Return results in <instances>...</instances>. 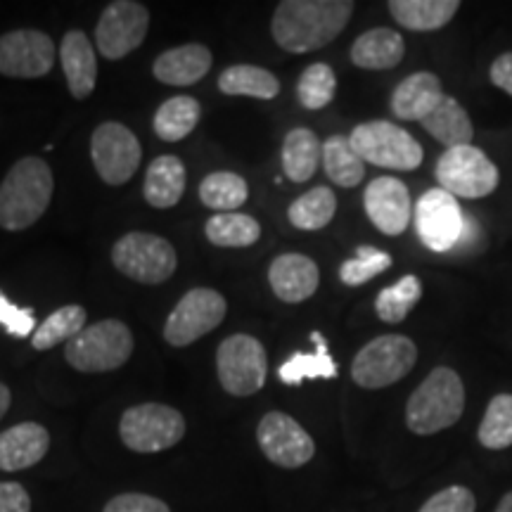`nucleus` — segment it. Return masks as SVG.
Segmentation results:
<instances>
[{
    "instance_id": "nucleus-1",
    "label": "nucleus",
    "mask_w": 512,
    "mask_h": 512,
    "mask_svg": "<svg viewBox=\"0 0 512 512\" xmlns=\"http://www.w3.org/2000/svg\"><path fill=\"white\" fill-rule=\"evenodd\" d=\"M354 8L351 0H283L275 8L271 34L287 53H311L342 34Z\"/></svg>"
},
{
    "instance_id": "nucleus-2",
    "label": "nucleus",
    "mask_w": 512,
    "mask_h": 512,
    "mask_svg": "<svg viewBox=\"0 0 512 512\" xmlns=\"http://www.w3.org/2000/svg\"><path fill=\"white\" fill-rule=\"evenodd\" d=\"M53 171L41 157H24L0 183V228L27 230L53 200Z\"/></svg>"
},
{
    "instance_id": "nucleus-3",
    "label": "nucleus",
    "mask_w": 512,
    "mask_h": 512,
    "mask_svg": "<svg viewBox=\"0 0 512 512\" xmlns=\"http://www.w3.org/2000/svg\"><path fill=\"white\" fill-rule=\"evenodd\" d=\"M465 387L456 370L434 368L415 389L406 406V425L413 434L430 437L463 418Z\"/></svg>"
},
{
    "instance_id": "nucleus-4",
    "label": "nucleus",
    "mask_w": 512,
    "mask_h": 512,
    "mask_svg": "<svg viewBox=\"0 0 512 512\" xmlns=\"http://www.w3.org/2000/svg\"><path fill=\"white\" fill-rule=\"evenodd\" d=\"M133 354V335L121 320L107 318L83 328L69 339L64 358L79 373H110Z\"/></svg>"
},
{
    "instance_id": "nucleus-5",
    "label": "nucleus",
    "mask_w": 512,
    "mask_h": 512,
    "mask_svg": "<svg viewBox=\"0 0 512 512\" xmlns=\"http://www.w3.org/2000/svg\"><path fill=\"white\" fill-rule=\"evenodd\" d=\"M349 140L363 162L382 166V169L415 171L425 159L418 140L392 121L377 119L358 124Z\"/></svg>"
},
{
    "instance_id": "nucleus-6",
    "label": "nucleus",
    "mask_w": 512,
    "mask_h": 512,
    "mask_svg": "<svg viewBox=\"0 0 512 512\" xmlns=\"http://www.w3.org/2000/svg\"><path fill=\"white\" fill-rule=\"evenodd\" d=\"M418 361L411 337L382 335L358 351L351 363V380L363 389H384L403 380Z\"/></svg>"
},
{
    "instance_id": "nucleus-7",
    "label": "nucleus",
    "mask_w": 512,
    "mask_h": 512,
    "mask_svg": "<svg viewBox=\"0 0 512 512\" xmlns=\"http://www.w3.org/2000/svg\"><path fill=\"white\" fill-rule=\"evenodd\" d=\"M437 181L441 190L463 200H482L498 188V166L475 145H460L446 150L437 162Z\"/></svg>"
},
{
    "instance_id": "nucleus-8",
    "label": "nucleus",
    "mask_w": 512,
    "mask_h": 512,
    "mask_svg": "<svg viewBox=\"0 0 512 512\" xmlns=\"http://www.w3.org/2000/svg\"><path fill=\"white\" fill-rule=\"evenodd\" d=\"M119 434L126 448L136 453H159L185 437V420L164 403H140L121 415Z\"/></svg>"
},
{
    "instance_id": "nucleus-9",
    "label": "nucleus",
    "mask_w": 512,
    "mask_h": 512,
    "mask_svg": "<svg viewBox=\"0 0 512 512\" xmlns=\"http://www.w3.org/2000/svg\"><path fill=\"white\" fill-rule=\"evenodd\" d=\"M112 264L126 278L145 285H159L174 275L176 249L169 240L152 233H128L112 247Z\"/></svg>"
},
{
    "instance_id": "nucleus-10",
    "label": "nucleus",
    "mask_w": 512,
    "mask_h": 512,
    "mask_svg": "<svg viewBox=\"0 0 512 512\" xmlns=\"http://www.w3.org/2000/svg\"><path fill=\"white\" fill-rule=\"evenodd\" d=\"M219 382L228 394L252 396L266 384L268 358L266 349L252 335H233L223 339L216 351Z\"/></svg>"
},
{
    "instance_id": "nucleus-11",
    "label": "nucleus",
    "mask_w": 512,
    "mask_h": 512,
    "mask_svg": "<svg viewBox=\"0 0 512 512\" xmlns=\"http://www.w3.org/2000/svg\"><path fill=\"white\" fill-rule=\"evenodd\" d=\"M228 304L221 292L211 287H195L183 294L164 325V339L171 347H188L197 339L219 328L226 318Z\"/></svg>"
},
{
    "instance_id": "nucleus-12",
    "label": "nucleus",
    "mask_w": 512,
    "mask_h": 512,
    "mask_svg": "<svg viewBox=\"0 0 512 512\" xmlns=\"http://www.w3.org/2000/svg\"><path fill=\"white\" fill-rule=\"evenodd\" d=\"M91 157L102 181L107 185H124L138 171L143 147L131 128L119 121H105L93 131Z\"/></svg>"
},
{
    "instance_id": "nucleus-13",
    "label": "nucleus",
    "mask_w": 512,
    "mask_h": 512,
    "mask_svg": "<svg viewBox=\"0 0 512 512\" xmlns=\"http://www.w3.org/2000/svg\"><path fill=\"white\" fill-rule=\"evenodd\" d=\"M465 216L451 192L427 190L415 204V230L422 245L432 252H451L465 235Z\"/></svg>"
},
{
    "instance_id": "nucleus-14",
    "label": "nucleus",
    "mask_w": 512,
    "mask_h": 512,
    "mask_svg": "<svg viewBox=\"0 0 512 512\" xmlns=\"http://www.w3.org/2000/svg\"><path fill=\"white\" fill-rule=\"evenodd\" d=\"M256 441L264 456L285 470H297L316 453L311 434L292 415L280 411H271L261 418L256 427Z\"/></svg>"
},
{
    "instance_id": "nucleus-15",
    "label": "nucleus",
    "mask_w": 512,
    "mask_h": 512,
    "mask_svg": "<svg viewBox=\"0 0 512 512\" xmlns=\"http://www.w3.org/2000/svg\"><path fill=\"white\" fill-rule=\"evenodd\" d=\"M147 24H150V12L145 5L133 3V0L110 3L95 29L98 50L107 60H121L145 41Z\"/></svg>"
},
{
    "instance_id": "nucleus-16",
    "label": "nucleus",
    "mask_w": 512,
    "mask_h": 512,
    "mask_svg": "<svg viewBox=\"0 0 512 512\" xmlns=\"http://www.w3.org/2000/svg\"><path fill=\"white\" fill-rule=\"evenodd\" d=\"M55 43L36 29L0 36V74L10 79H41L53 69Z\"/></svg>"
},
{
    "instance_id": "nucleus-17",
    "label": "nucleus",
    "mask_w": 512,
    "mask_h": 512,
    "mask_svg": "<svg viewBox=\"0 0 512 512\" xmlns=\"http://www.w3.org/2000/svg\"><path fill=\"white\" fill-rule=\"evenodd\" d=\"M363 204L368 219L384 235H401L411 223V192L399 178L380 176L370 181Z\"/></svg>"
},
{
    "instance_id": "nucleus-18",
    "label": "nucleus",
    "mask_w": 512,
    "mask_h": 512,
    "mask_svg": "<svg viewBox=\"0 0 512 512\" xmlns=\"http://www.w3.org/2000/svg\"><path fill=\"white\" fill-rule=\"evenodd\" d=\"M268 283L275 297L287 304H299L313 297L320 285L316 261L304 254H280L268 268Z\"/></svg>"
},
{
    "instance_id": "nucleus-19",
    "label": "nucleus",
    "mask_w": 512,
    "mask_h": 512,
    "mask_svg": "<svg viewBox=\"0 0 512 512\" xmlns=\"http://www.w3.org/2000/svg\"><path fill=\"white\" fill-rule=\"evenodd\" d=\"M50 434L38 422H19L10 430L0 432V470L19 472L34 467L46 458Z\"/></svg>"
},
{
    "instance_id": "nucleus-20",
    "label": "nucleus",
    "mask_w": 512,
    "mask_h": 512,
    "mask_svg": "<svg viewBox=\"0 0 512 512\" xmlns=\"http://www.w3.org/2000/svg\"><path fill=\"white\" fill-rule=\"evenodd\" d=\"M441 79L432 72H415L406 76L392 93V112L401 121H422L437 110L444 100Z\"/></svg>"
},
{
    "instance_id": "nucleus-21",
    "label": "nucleus",
    "mask_w": 512,
    "mask_h": 512,
    "mask_svg": "<svg viewBox=\"0 0 512 512\" xmlns=\"http://www.w3.org/2000/svg\"><path fill=\"white\" fill-rule=\"evenodd\" d=\"M60 62L64 76H67L69 93L76 100L93 95L95 81H98V60H95V50L83 31L74 29L64 34L60 46Z\"/></svg>"
},
{
    "instance_id": "nucleus-22",
    "label": "nucleus",
    "mask_w": 512,
    "mask_h": 512,
    "mask_svg": "<svg viewBox=\"0 0 512 512\" xmlns=\"http://www.w3.org/2000/svg\"><path fill=\"white\" fill-rule=\"evenodd\" d=\"M211 62L214 57L207 46L188 43V46L171 48L159 55L152 64V72H155V79L166 86H192L209 74Z\"/></svg>"
},
{
    "instance_id": "nucleus-23",
    "label": "nucleus",
    "mask_w": 512,
    "mask_h": 512,
    "mask_svg": "<svg viewBox=\"0 0 512 512\" xmlns=\"http://www.w3.org/2000/svg\"><path fill=\"white\" fill-rule=\"evenodd\" d=\"M406 55V43L399 31L377 27L361 34L351 46V62L361 69H392Z\"/></svg>"
},
{
    "instance_id": "nucleus-24",
    "label": "nucleus",
    "mask_w": 512,
    "mask_h": 512,
    "mask_svg": "<svg viewBox=\"0 0 512 512\" xmlns=\"http://www.w3.org/2000/svg\"><path fill=\"white\" fill-rule=\"evenodd\" d=\"M185 192V166L176 155L157 157L145 174L143 195L155 209H171Z\"/></svg>"
},
{
    "instance_id": "nucleus-25",
    "label": "nucleus",
    "mask_w": 512,
    "mask_h": 512,
    "mask_svg": "<svg viewBox=\"0 0 512 512\" xmlns=\"http://www.w3.org/2000/svg\"><path fill=\"white\" fill-rule=\"evenodd\" d=\"M422 128L434 140H439L441 145H446V150L460 145H470L475 138V126H472L470 114L463 110V105L451 95H444V100L439 102L437 110L430 117L420 121Z\"/></svg>"
},
{
    "instance_id": "nucleus-26",
    "label": "nucleus",
    "mask_w": 512,
    "mask_h": 512,
    "mask_svg": "<svg viewBox=\"0 0 512 512\" xmlns=\"http://www.w3.org/2000/svg\"><path fill=\"white\" fill-rule=\"evenodd\" d=\"M458 10V0H392L389 3V12L396 24L411 31L444 29Z\"/></svg>"
},
{
    "instance_id": "nucleus-27",
    "label": "nucleus",
    "mask_w": 512,
    "mask_h": 512,
    "mask_svg": "<svg viewBox=\"0 0 512 512\" xmlns=\"http://www.w3.org/2000/svg\"><path fill=\"white\" fill-rule=\"evenodd\" d=\"M323 162V145L311 128H292L283 143V171L294 183L311 181Z\"/></svg>"
},
{
    "instance_id": "nucleus-28",
    "label": "nucleus",
    "mask_w": 512,
    "mask_h": 512,
    "mask_svg": "<svg viewBox=\"0 0 512 512\" xmlns=\"http://www.w3.org/2000/svg\"><path fill=\"white\" fill-rule=\"evenodd\" d=\"M219 88L226 95H242V98L273 100L280 93V81L275 74L256 64H233L219 76Z\"/></svg>"
},
{
    "instance_id": "nucleus-29",
    "label": "nucleus",
    "mask_w": 512,
    "mask_h": 512,
    "mask_svg": "<svg viewBox=\"0 0 512 512\" xmlns=\"http://www.w3.org/2000/svg\"><path fill=\"white\" fill-rule=\"evenodd\" d=\"M311 339L318 344L316 354H294L292 358H287L278 370L280 382L297 387L306 380H332V377H337V363L332 361L323 335L313 332Z\"/></svg>"
},
{
    "instance_id": "nucleus-30",
    "label": "nucleus",
    "mask_w": 512,
    "mask_h": 512,
    "mask_svg": "<svg viewBox=\"0 0 512 512\" xmlns=\"http://www.w3.org/2000/svg\"><path fill=\"white\" fill-rule=\"evenodd\" d=\"M200 121V102L192 95H176L159 105L155 114V133L166 143H178L195 131Z\"/></svg>"
},
{
    "instance_id": "nucleus-31",
    "label": "nucleus",
    "mask_w": 512,
    "mask_h": 512,
    "mask_svg": "<svg viewBox=\"0 0 512 512\" xmlns=\"http://www.w3.org/2000/svg\"><path fill=\"white\" fill-rule=\"evenodd\" d=\"M323 166L330 181L342 188H356L366 176V162L358 157L349 138L332 136L323 143Z\"/></svg>"
},
{
    "instance_id": "nucleus-32",
    "label": "nucleus",
    "mask_w": 512,
    "mask_h": 512,
    "mask_svg": "<svg viewBox=\"0 0 512 512\" xmlns=\"http://www.w3.org/2000/svg\"><path fill=\"white\" fill-rule=\"evenodd\" d=\"M337 197L328 185H318L297 197L287 209V219L299 230H320L335 219Z\"/></svg>"
},
{
    "instance_id": "nucleus-33",
    "label": "nucleus",
    "mask_w": 512,
    "mask_h": 512,
    "mask_svg": "<svg viewBox=\"0 0 512 512\" xmlns=\"http://www.w3.org/2000/svg\"><path fill=\"white\" fill-rule=\"evenodd\" d=\"M207 240L216 247H228V249H242L252 247L256 240L261 238V226L254 216L247 214H216L207 221Z\"/></svg>"
},
{
    "instance_id": "nucleus-34",
    "label": "nucleus",
    "mask_w": 512,
    "mask_h": 512,
    "mask_svg": "<svg viewBox=\"0 0 512 512\" xmlns=\"http://www.w3.org/2000/svg\"><path fill=\"white\" fill-rule=\"evenodd\" d=\"M247 181L233 171H216L209 174L200 185V200L204 207L230 214L233 209H240L247 202Z\"/></svg>"
},
{
    "instance_id": "nucleus-35",
    "label": "nucleus",
    "mask_w": 512,
    "mask_h": 512,
    "mask_svg": "<svg viewBox=\"0 0 512 512\" xmlns=\"http://www.w3.org/2000/svg\"><path fill=\"white\" fill-rule=\"evenodd\" d=\"M83 328H86V309L76 304L62 306V309L50 313V316L38 325L34 337H31V344H34L36 351L53 349L57 344L74 339Z\"/></svg>"
},
{
    "instance_id": "nucleus-36",
    "label": "nucleus",
    "mask_w": 512,
    "mask_h": 512,
    "mask_svg": "<svg viewBox=\"0 0 512 512\" xmlns=\"http://www.w3.org/2000/svg\"><path fill=\"white\" fill-rule=\"evenodd\" d=\"M422 297V283L418 275H403L399 283L392 287H384L375 299L377 318L382 323L396 325L406 320L408 313L415 309V304Z\"/></svg>"
},
{
    "instance_id": "nucleus-37",
    "label": "nucleus",
    "mask_w": 512,
    "mask_h": 512,
    "mask_svg": "<svg viewBox=\"0 0 512 512\" xmlns=\"http://www.w3.org/2000/svg\"><path fill=\"white\" fill-rule=\"evenodd\" d=\"M477 437L479 444L491 451L512 446V394H496L489 401Z\"/></svg>"
},
{
    "instance_id": "nucleus-38",
    "label": "nucleus",
    "mask_w": 512,
    "mask_h": 512,
    "mask_svg": "<svg viewBox=\"0 0 512 512\" xmlns=\"http://www.w3.org/2000/svg\"><path fill=\"white\" fill-rule=\"evenodd\" d=\"M337 93V76L330 64L316 62L304 69L297 83V98L306 110H323L335 100Z\"/></svg>"
},
{
    "instance_id": "nucleus-39",
    "label": "nucleus",
    "mask_w": 512,
    "mask_h": 512,
    "mask_svg": "<svg viewBox=\"0 0 512 512\" xmlns=\"http://www.w3.org/2000/svg\"><path fill=\"white\" fill-rule=\"evenodd\" d=\"M387 268H392V256L377 247L363 245L356 249V254L351 259L339 266V278H342L344 285L358 287L370 283L375 275L384 273Z\"/></svg>"
},
{
    "instance_id": "nucleus-40",
    "label": "nucleus",
    "mask_w": 512,
    "mask_h": 512,
    "mask_svg": "<svg viewBox=\"0 0 512 512\" xmlns=\"http://www.w3.org/2000/svg\"><path fill=\"white\" fill-rule=\"evenodd\" d=\"M477 501L467 486H446L439 494H434L430 501L418 512H475Z\"/></svg>"
},
{
    "instance_id": "nucleus-41",
    "label": "nucleus",
    "mask_w": 512,
    "mask_h": 512,
    "mask_svg": "<svg viewBox=\"0 0 512 512\" xmlns=\"http://www.w3.org/2000/svg\"><path fill=\"white\" fill-rule=\"evenodd\" d=\"M0 325H5V330L15 337H27L34 330V311L31 309H19L0 292Z\"/></svg>"
},
{
    "instance_id": "nucleus-42",
    "label": "nucleus",
    "mask_w": 512,
    "mask_h": 512,
    "mask_svg": "<svg viewBox=\"0 0 512 512\" xmlns=\"http://www.w3.org/2000/svg\"><path fill=\"white\" fill-rule=\"evenodd\" d=\"M102 512H171L169 505L147 494H121L114 496Z\"/></svg>"
},
{
    "instance_id": "nucleus-43",
    "label": "nucleus",
    "mask_w": 512,
    "mask_h": 512,
    "mask_svg": "<svg viewBox=\"0 0 512 512\" xmlns=\"http://www.w3.org/2000/svg\"><path fill=\"white\" fill-rule=\"evenodd\" d=\"M0 512H31V498L22 484L0 482Z\"/></svg>"
},
{
    "instance_id": "nucleus-44",
    "label": "nucleus",
    "mask_w": 512,
    "mask_h": 512,
    "mask_svg": "<svg viewBox=\"0 0 512 512\" xmlns=\"http://www.w3.org/2000/svg\"><path fill=\"white\" fill-rule=\"evenodd\" d=\"M489 79L503 93L512 95V50L510 53L498 55L489 69Z\"/></svg>"
},
{
    "instance_id": "nucleus-45",
    "label": "nucleus",
    "mask_w": 512,
    "mask_h": 512,
    "mask_svg": "<svg viewBox=\"0 0 512 512\" xmlns=\"http://www.w3.org/2000/svg\"><path fill=\"white\" fill-rule=\"evenodd\" d=\"M10 401H12V394H10V389L5 387L3 382H0V420H3V415L8 413V408H10Z\"/></svg>"
},
{
    "instance_id": "nucleus-46",
    "label": "nucleus",
    "mask_w": 512,
    "mask_h": 512,
    "mask_svg": "<svg viewBox=\"0 0 512 512\" xmlns=\"http://www.w3.org/2000/svg\"><path fill=\"white\" fill-rule=\"evenodd\" d=\"M496 512H512V491L501 498V503H498Z\"/></svg>"
}]
</instances>
